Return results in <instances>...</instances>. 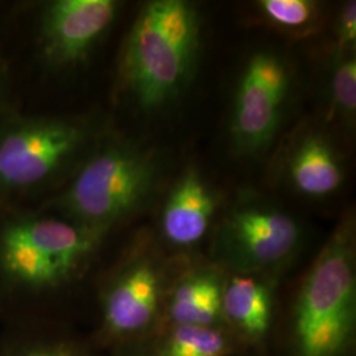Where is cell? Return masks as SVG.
Instances as JSON below:
<instances>
[{"mask_svg": "<svg viewBox=\"0 0 356 356\" xmlns=\"http://www.w3.org/2000/svg\"><path fill=\"white\" fill-rule=\"evenodd\" d=\"M300 227L292 218L267 207H244L229 216L223 243L239 267H272L291 256L300 242Z\"/></svg>", "mask_w": 356, "mask_h": 356, "instance_id": "7", "label": "cell"}, {"mask_svg": "<svg viewBox=\"0 0 356 356\" xmlns=\"http://www.w3.org/2000/svg\"><path fill=\"white\" fill-rule=\"evenodd\" d=\"M229 351V341L213 326L177 325L161 356H225Z\"/></svg>", "mask_w": 356, "mask_h": 356, "instance_id": "14", "label": "cell"}, {"mask_svg": "<svg viewBox=\"0 0 356 356\" xmlns=\"http://www.w3.org/2000/svg\"><path fill=\"white\" fill-rule=\"evenodd\" d=\"M99 238V232L76 222L44 216L16 219L0 234V266L22 285L56 286L74 273Z\"/></svg>", "mask_w": 356, "mask_h": 356, "instance_id": "4", "label": "cell"}, {"mask_svg": "<svg viewBox=\"0 0 356 356\" xmlns=\"http://www.w3.org/2000/svg\"><path fill=\"white\" fill-rule=\"evenodd\" d=\"M216 211L214 194L195 170H189L170 193L163 211V231L176 245H191L204 238Z\"/></svg>", "mask_w": 356, "mask_h": 356, "instance_id": "9", "label": "cell"}, {"mask_svg": "<svg viewBox=\"0 0 356 356\" xmlns=\"http://www.w3.org/2000/svg\"><path fill=\"white\" fill-rule=\"evenodd\" d=\"M88 140L81 123L54 116H17L0 126V193L38 191L64 172Z\"/></svg>", "mask_w": 356, "mask_h": 356, "instance_id": "5", "label": "cell"}, {"mask_svg": "<svg viewBox=\"0 0 356 356\" xmlns=\"http://www.w3.org/2000/svg\"><path fill=\"white\" fill-rule=\"evenodd\" d=\"M119 4L114 0H57L42 15L41 48L53 65L83 61L113 24Z\"/></svg>", "mask_w": 356, "mask_h": 356, "instance_id": "6", "label": "cell"}, {"mask_svg": "<svg viewBox=\"0 0 356 356\" xmlns=\"http://www.w3.org/2000/svg\"><path fill=\"white\" fill-rule=\"evenodd\" d=\"M4 94H6V73H4L3 66L0 64V102L4 97Z\"/></svg>", "mask_w": 356, "mask_h": 356, "instance_id": "19", "label": "cell"}, {"mask_svg": "<svg viewBox=\"0 0 356 356\" xmlns=\"http://www.w3.org/2000/svg\"><path fill=\"white\" fill-rule=\"evenodd\" d=\"M356 40V7L355 1L348 3L341 15L338 26V48L339 51L350 49L354 47Z\"/></svg>", "mask_w": 356, "mask_h": 356, "instance_id": "17", "label": "cell"}, {"mask_svg": "<svg viewBox=\"0 0 356 356\" xmlns=\"http://www.w3.org/2000/svg\"><path fill=\"white\" fill-rule=\"evenodd\" d=\"M222 291L211 273H195L178 284L169 302V316L176 325L213 326L222 312Z\"/></svg>", "mask_w": 356, "mask_h": 356, "instance_id": "13", "label": "cell"}, {"mask_svg": "<svg viewBox=\"0 0 356 356\" xmlns=\"http://www.w3.org/2000/svg\"><path fill=\"white\" fill-rule=\"evenodd\" d=\"M153 178L151 156L126 144H110L83 163L56 207L78 225L102 234L143 202Z\"/></svg>", "mask_w": 356, "mask_h": 356, "instance_id": "3", "label": "cell"}, {"mask_svg": "<svg viewBox=\"0 0 356 356\" xmlns=\"http://www.w3.org/2000/svg\"><path fill=\"white\" fill-rule=\"evenodd\" d=\"M160 280L154 268L138 261L124 269L104 298V323L114 334H134L145 329L156 316Z\"/></svg>", "mask_w": 356, "mask_h": 356, "instance_id": "8", "label": "cell"}, {"mask_svg": "<svg viewBox=\"0 0 356 356\" xmlns=\"http://www.w3.org/2000/svg\"><path fill=\"white\" fill-rule=\"evenodd\" d=\"M200 38V15L188 1L156 0L141 10L123 49L120 73L143 108H159L185 88Z\"/></svg>", "mask_w": 356, "mask_h": 356, "instance_id": "1", "label": "cell"}, {"mask_svg": "<svg viewBox=\"0 0 356 356\" xmlns=\"http://www.w3.org/2000/svg\"><path fill=\"white\" fill-rule=\"evenodd\" d=\"M356 318L355 257L350 229H338L306 277L294 313L298 356H341Z\"/></svg>", "mask_w": 356, "mask_h": 356, "instance_id": "2", "label": "cell"}, {"mask_svg": "<svg viewBox=\"0 0 356 356\" xmlns=\"http://www.w3.org/2000/svg\"><path fill=\"white\" fill-rule=\"evenodd\" d=\"M282 102L244 72L232 116V134L243 151L256 152L270 143L279 127Z\"/></svg>", "mask_w": 356, "mask_h": 356, "instance_id": "10", "label": "cell"}, {"mask_svg": "<svg viewBox=\"0 0 356 356\" xmlns=\"http://www.w3.org/2000/svg\"><path fill=\"white\" fill-rule=\"evenodd\" d=\"M222 312L243 334L261 338L270 322V294L254 277L234 276L222 291Z\"/></svg>", "mask_w": 356, "mask_h": 356, "instance_id": "12", "label": "cell"}, {"mask_svg": "<svg viewBox=\"0 0 356 356\" xmlns=\"http://www.w3.org/2000/svg\"><path fill=\"white\" fill-rule=\"evenodd\" d=\"M296 189L309 197H325L337 191L343 181L341 164L330 144L310 136L300 144L289 165Z\"/></svg>", "mask_w": 356, "mask_h": 356, "instance_id": "11", "label": "cell"}, {"mask_svg": "<svg viewBox=\"0 0 356 356\" xmlns=\"http://www.w3.org/2000/svg\"><path fill=\"white\" fill-rule=\"evenodd\" d=\"M260 10L273 24L293 29L307 26L316 16V4L307 0H263Z\"/></svg>", "mask_w": 356, "mask_h": 356, "instance_id": "15", "label": "cell"}, {"mask_svg": "<svg viewBox=\"0 0 356 356\" xmlns=\"http://www.w3.org/2000/svg\"><path fill=\"white\" fill-rule=\"evenodd\" d=\"M332 102L346 118H351L356 110V61L354 57L341 58L332 73Z\"/></svg>", "mask_w": 356, "mask_h": 356, "instance_id": "16", "label": "cell"}, {"mask_svg": "<svg viewBox=\"0 0 356 356\" xmlns=\"http://www.w3.org/2000/svg\"><path fill=\"white\" fill-rule=\"evenodd\" d=\"M22 356H76L73 351L65 347H41L31 350Z\"/></svg>", "mask_w": 356, "mask_h": 356, "instance_id": "18", "label": "cell"}]
</instances>
